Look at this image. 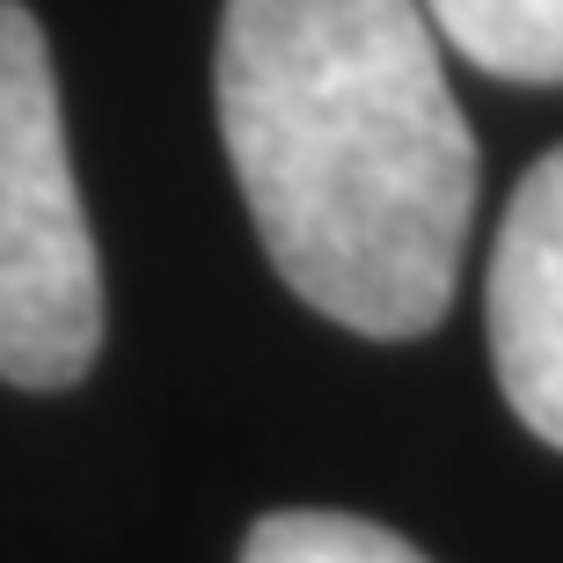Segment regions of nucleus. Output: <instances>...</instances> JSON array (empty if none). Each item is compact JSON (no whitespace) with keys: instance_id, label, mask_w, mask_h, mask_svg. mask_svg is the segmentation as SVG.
Masks as SVG:
<instances>
[{"instance_id":"1","label":"nucleus","mask_w":563,"mask_h":563,"mask_svg":"<svg viewBox=\"0 0 563 563\" xmlns=\"http://www.w3.org/2000/svg\"><path fill=\"white\" fill-rule=\"evenodd\" d=\"M212 103L256 242L358 336L446 322L476 220V132L418 0H228Z\"/></svg>"},{"instance_id":"4","label":"nucleus","mask_w":563,"mask_h":563,"mask_svg":"<svg viewBox=\"0 0 563 563\" xmlns=\"http://www.w3.org/2000/svg\"><path fill=\"white\" fill-rule=\"evenodd\" d=\"M432 30L498 81H563V0H418Z\"/></svg>"},{"instance_id":"5","label":"nucleus","mask_w":563,"mask_h":563,"mask_svg":"<svg viewBox=\"0 0 563 563\" xmlns=\"http://www.w3.org/2000/svg\"><path fill=\"white\" fill-rule=\"evenodd\" d=\"M242 563H432V556H418L380 520L300 505V512H264L242 542Z\"/></svg>"},{"instance_id":"3","label":"nucleus","mask_w":563,"mask_h":563,"mask_svg":"<svg viewBox=\"0 0 563 563\" xmlns=\"http://www.w3.org/2000/svg\"><path fill=\"white\" fill-rule=\"evenodd\" d=\"M490 366L512 418L563 454V146L520 176L490 250Z\"/></svg>"},{"instance_id":"2","label":"nucleus","mask_w":563,"mask_h":563,"mask_svg":"<svg viewBox=\"0 0 563 563\" xmlns=\"http://www.w3.org/2000/svg\"><path fill=\"white\" fill-rule=\"evenodd\" d=\"M103 352V264L66 154L44 30L0 0V380L74 388Z\"/></svg>"}]
</instances>
